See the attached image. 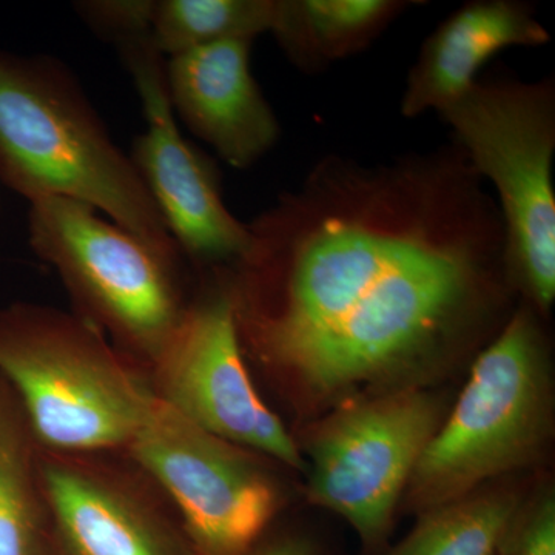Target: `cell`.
Returning a JSON list of instances; mask_svg holds the SVG:
<instances>
[{"label":"cell","instance_id":"cell-4","mask_svg":"<svg viewBox=\"0 0 555 555\" xmlns=\"http://www.w3.org/2000/svg\"><path fill=\"white\" fill-rule=\"evenodd\" d=\"M542 318L521 301L480 350L412 474L404 494L409 509L423 514L455 502L545 455L554 389Z\"/></svg>","mask_w":555,"mask_h":555},{"label":"cell","instance_id":"cell-13","mask_svg":"<svg viewBox=\"0 0 555 555\" xmlns=\"http://www.w3.org/2000/svg\"><path fill=\"white\" fill-rule=\"evenodd\" d=\"M551 35L521 0H474L454 11L423 43L401 98L404 118L440 112L478 79L481 67L513 47H542Z\"/></svg>","mask_w":555,"mask_h":555},{"label":"cell","instance_id":"cell-1","mask_svg":"<svg viewBox=\"0 0 555 555\" xmlns=\"http://www.w3.org/2000/svg\"><path fill=\"white\" fill-rule=\"evenodd\" d=\"M248 229L222 270L241 346L301 412L426 386L514 310L502 215L455 142L327 156Z\"/></svg>","mask_w":555,"mask_h":555},{"label":"cell","instance_id":"cell-11","mask_svg":"<svg viewBox=\"0 0 555 555\" xmlns=\"http://www.w3.org/2000/svg\"><path fill=\"white\" fill-rule=\"evenodd\" d=\"M51 555H198L158 486L120 452L39 448Z\"/></svg>","mask_w":555,"mask_h":555},{"label":"cell","instance_id":"cell-17","mask_svg":"<svg viewBox=\"0 0 555 555\" xmlns=\"http://www.w3.org/2000/svg\"><path fill=\"white\" fill-rule=\"evenodd\" d=\"M276 0H152L149 38L164 60L270 33Z\"/></svg>","mask_w":555,"mask_h":555},{"label":"cell","instance_id":"cell-19","mask_svg":"<svg viewBox=\"0 0 555 555\" xmlns=\"http://www.w3.org/2000/svg\"><path fill=\"white\" fill-rule=\"evenodd\" d=\"M500 555H555L553 486H543L525 500Z\"/></svg>","mask_w":555,"mask_h":555},{"label":"cell","instance_id":"cell-20","mask_svg":"<svg viewBox=\"0 0 555 555\" xmlns=\"http://www.w3.org/2000/svg\"><path fill=\"white\" fill-rule=\"evenodd\" d=\"M243 555H328L323 545L299 529L272 526L250 550Z\"/></svg>","mask_w":555,"mask_h":555},{"label":"cell","instance_id":"cell-9","mask_svg":"<svg viewBox=\"0 0 555 555\" xmlns=\"http://www.w3.org/2000/svg\"><path fill=\"white\" fill-rule=\"evenodd\" d=\"M196 276L173 337L145 371L153 396L207 433L306 473L298 441L250 377L224 275Z\"/></svg>","mask_w":555,"mask_h":555},{"label":"cell","instance_id":"cell-18","mask_svg":"<svg viewBox=\"0 0 555 555\" xmlns=\"http://www.w3.org/2000/svg\"><path fill=\"white\" fill-rule=\"evenodd\" d=\"M152 0H87L75 3L76 13L91 31L116 47L149 39Z\"/></svg>","mask_w":555,"mask_h":555},{"label":"cell","instance_id":"cell-12","mask_svg":"<svg viewBox=\"0 0 555 555\" xmlns=\"http://www.w3.org/2000/svg\"><path fill=\"white\" fill-rule=\"evenodd\" d=\"M250 40H225L166 60L177 119L233 169H248L275 147L281 126L250 68Z\"/></svg>","mask_w":555,"mask_h":555},{"label":"cell","instance_id":"cell-15","mask_svg":"<svg viewBox=\"0 0 555 555\" xmlns=\"http://www.w3.org/2000/svg\"><path fill=\"white\" fill-rule=\"evenodd\" d=\"M0 555H51L36 443L20 400L0 377Z\"/></svg>","mask_w":555,"mask_h":555},{"label":"cell","instance_id":"cell-10","mask_svg":"<svg viewBox=\"0 0 555 555\" xmlns=\"http://www.w3.org/2000/svg\"><path fill=\"white\" fill-rule=\"evenodd\" d=\"M145 116L130 159L171 240L195 275L228 270L246 254L250 229L225 206L211 160L182 137L169 100L166 60L147 39L119 46Z\"/></svg>","mask_w":555,"mask_h":555},{"label":"cell","instance_id":"cell-14","mask_svg":"<svg viewBox=\"0 0 555 555\" xmlns=\"http://www.w3.org/2000/svg\"><path fill=\"white\" fill-rule=\"evenodd\" d=\"M412 5L416 2L276 0L270 33L295 67L317 73L366 49Z\"/></svg>","mask_w":555,"mask_h":555},{"label":"cell","instance_id":"cell-6","mask_svg":"<svg viewBox=\"0 0 555 555\" xmlns=\"http://www.w3.org/2000/svg\"><path fill=\"white\" fill-rule=\"evenodd\" d=\"M28 244L61 278L73 312L147 371L192 299L185 259L67 198L30 204Z\"/></svg>","mask_w":555,"mask_h":555},{"label":"cell","instance_id":"cell-2","mask_svg":"<svg viewBox=\"0 0 555 555\" xmlns=\"http://www.w3.org/2000/svg\"><path fill=\"white\" fill-rule=\"evenodd\" d=\"M0 182L28 204H87L150 246L181 255L130 155L56 57L0 50Z\"/></svg>","mask_w":555,"mask_h":555},{"label":"cell","instance_id":"cell-5","mask_svg":"<svg viewBox=\"0 0 555 555\" xmlns=\"http://www.w3.org/2000/svg\"><path fill=\"white\" fill-rule=\"evenodd\" d=\"M438 115L495 192L514 291L546 318L555 301L554 80L477 79Z\"/></svg>","mask_w":555,"mask_h":555},{"label":"cell","instance_id":"cell-8","mask_svg":"<svg viewBox=\"0 0 555 555\" xmlns=\"http://www.w3.org/2000/svg\"><path fill=\"white\" fill-rule=\"evenodd\" d=\"M120 454L166 495L198 555H243L286 507L276 462L207 433L156 398Z\"/></svg>","mask_w":555,"mask_h":555},{"label":"cell","instance_id":"cell-7","mask_svg":"<svg viewBox=\"0 0 555 555\" xmlns=\"http://www.w3.org/2000/svg\"><path fill=\"white\" fill-rule=\"evenodd\" d=\"M444 415L443 401L426 386L331 409L299 447L309 502L345 518L367 551L383 553L412 474Z\"/></svg>","mask_w":555,"mask_h":555},{"label":"cell","instance_id":"cell-3","mask_svg":"<svg viewBox=\"0 0 555 555\" xmlns=\"http://www.w3.org/2000/svg\"><path fill=\"white\" fill-rule=\"evenodd\" d=\"M0 377L47 451L124 452L155 401L144 369L100 328L39 302L0 308Z\"/></svg>","mask_w":555,"mask_h":555},{"label":"cell","instance_id":"cell-16","mask_svg":"<svg viewBox=\"0 0 555 555\" xmlns=\"http://www.w3.org/2000/svg\"><path fill=\"white\" fill-rule=\"evenodd\" d=\"M524 502L513 489H478L418 514L412 531L378 555H500Z\"/></svg>","mask_w":555,"mask_h":555}]
</instances>
